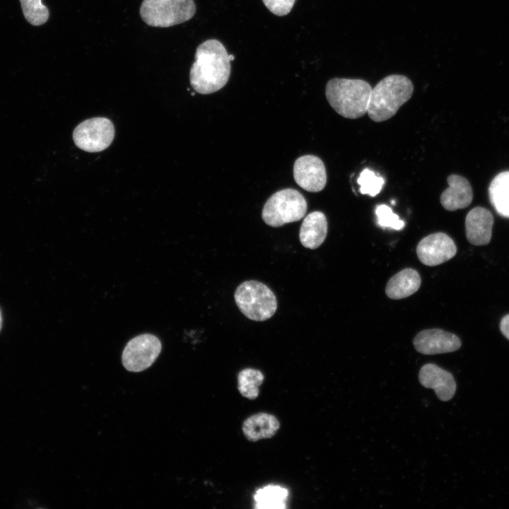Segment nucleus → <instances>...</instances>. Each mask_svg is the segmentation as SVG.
I'll return each instance as SVG.
<instances>
[{"label": "nucleus", "mask_w": 509, "mask_h": 509, "mask_svg": "<svg viewBox=\"0 0 509 509\" xmlns=\"http://www.w3.org/2000/svg\"><path fill=\"white\" fill-rule=\"evenodd\" d=\"M500 329L505 337L509 340V314L505 315L501 320Z\"/></svg>", "instance_id": "obj_25"}, {"label": "nucleus", "mask_w": 509, "mask_h": 509, "mask_svg": "<svg viewBox=\"0 0 509 509\" xmlns=\"http://www.w3.org/2000/svg\"><path fill=\"white\" fill-rule=\"evenodd\" d=\"M457 252L453 240L444 233H435L423 238L418 244L419 259L426 266H437L452 259Z\"/></svg>", "instance_id": "obj_9"}, {"label": "nucleus", "mask_w": 509, "mask_h": 509, "mask_svg": "<svg viewBox=\"0 0 509 509\" xmlns=\"http://www.w3.org/2000/svg\"><path fill=\"white\" fill-rule=\"evenodd\" d=\"M371 90L370 83L363 79L334 78L327 82L325 95L339 115L356 119L367 113Z\"/></svg>", "instance_id": "obj_2"}, {"label": "nucleus", "mask_w": 509, "mask_h": 509, "mask_svg": "<svg viewBox=\"0 0 509 509\" xmlns=\"http://www.w3.org/2000/svg\"><path fill=\"white\" fill-rule=\"evenodd\" d=\"M414 86L411 81L402 74H391L380 81L372 88L368 114L377 122L393 117L399 108L412 96Z\"/></svg>", "instance_id": "obj_3"}, {"label": "nucleus", "mask_w": 509, "mask_h": 509, "mask_svg": "<svg viewBox=\"0 0 509 509\" xmlns=\"http://www.w3.org/2000/svg\"><path fill=\"white\" fill-rule=\"evenodd\" d=\"M196 12L194 0H144L142 20L152 27L168 28L191 19Z\"/></svg>", "instance_id": "obj_6"}, {"label": "nucleus", "mask_w": 509, "mask_h": 509, "mask_svg": "<svg viewBox=\"0 0 509 509\" xmlns=\"http://www.w3.org/2000/svg\"><path fill=\"white\" fill-rule=\"evenodd\" d=\"M493 216L491 211L477 206L470 210L465 218L467 240L474 245H485L490 242L492 235Z\"/></svg>", "instance_id": "obj_13"}, {"label": "nucleus", "mask_w": 509, "mask_h": 509, "mask_svg": "<svg viewBox=\"0 0 509 509\" xmlns=\"http://www.w3.org/2000/svg\"><path fill=\"white\" fill-rule=\"evenodd\" d=\"M288 491L280 486L268 485L257 490L254 496L255 508L284 509Z\"/></svg>", "instance_id": "obj_19"}, {"label": "nucleus", "mask_w": 509, "mask_h": 509, "mask_svg": "<svg viewBox=\"0 0 509 509\" xmlns=\"http://www.w3.org/2000/svg\"><path fill=\"white\" fill-rule=\"evenodd\" d=\"M307 211L305 199L298 190L287 188L275 192L266 201L262 217L266 224L279 227L298 221Z\"/></svg>", "instance_id": "obj_5"}, {"label": "nucleus", "mask_w": 509, "mask_h": 509, "mask_svg": "<svg viewBox=\"0 0 509 509\" xmlns=\"http://www.w3.org/2000/svg\"><path fill=\"white\" fill-rule=\"evenodd\" d=\"M1 327H2V317H1V310H0V331L1 329Z\"/></svg>", "instance_id": "obj_26"}, {"label": "nucleus", "mask_w": 509, "mask_h": 509, "mask_svg": "<svg viewBox=\"0 0 509 509\" xmlns=\"http://www.w3.org/2000/svg\"><path fill=\"white\" fill-rule=\"evenodd\" d=\"M420 286L421 277L418 271L406 268L389 279L385 287V293L391 299H402L414 294Z\"/></svg>", "instance_id": "obj_17"}, {"label": "nucleus", "mask_w": 509, "mask_h": 509, "mask_svg": "<svg viewBox=\"0 0 509 509\" xmlns=\"http://www.w3.org/2000/svg\"><path fill=\"white\" fill-rule=\"evenodd\" d=\"M447 182L448 187L440 198V204L447 211H453L469 206L473 199V191L469 181L458 175H450Z\"/></svg>", "instance_id": "obj_14"}, {"label": "nucleus", "mask_w": 509, "mask_h": 509, "mask_svg": "<svg viewBox=\"0 0 509 509\" xmlns=\"http://www.w3.org/2000/svg\"><path fill=\"white\" fill-rule=\"evenodd\" d=\"M296 182L303 189L317 192L327 183V173L322 160L313 155H305L296 159L293 165Z\"/></svg>", "instance_id": "obj_10"}, {"label": "nucleus", "mask_w": 509, "mask_h": 509, "mask_svg": "<svg viewBox=\"0 0 509 509\" xmlns=\"http://www.w3.org/2000/svg\"><path fill=\"white\" fill-rule=\"evenodd\" d=\"M194 58L189 81L195 91L209 94L226 84L230 74V60L220 41L216 39L204 41L197 47Z\"/></svg>", "instance_id": "obj_1"}, {"label": "nucleus", "mask_w": 509, "mask_h": 509, "mask_svg": "<svg viewBox=\"0 0 509 509\" xmlns=\"http://www.w3.org/2000/svg\"><path fill=\"white\" fill-rule=\"evenodd\" d=\"M264 380V375L257 369L247 368L238 375V389L240 394L250 400L259 396V387Z\"/></svg>", "instance_id": "obj_20"}, {"label": "nucleus", "mask_w": 509, "mask_h": 509, "mask_svg": "<svg viewBox=\"0 0 509 509\" xmlns=\"http://www.w3.org/2000/svg\"><path fill=\"white\" fill-rule=\"evenodd\" d=\"M491 205L501 216L509 218V171L498 174L488 187Z\"/></svg>", "instance_id": "obj_18"}, {"label": "nucleus", "mask_w": 509, "mask_h": 509, "mask_svg": "<svg viewBox=\"0 0 509 509\" xmlns=\"http://www.w3.org/2000/svg\"><path fill=\"white\" fill-rule=\"evenodd\" d=\"M413 344L419 353L425 355L453 352L458 350L462 345L457 336L440 329L420 332L414 337Z\"/></svg>", "instance_id": "obj_11"}, {"label": "nucleus", "mask_w": 509, "mask_h": 509, "mask_svg": "<svg viewBox=\"0 0 509 509\" xmlns=\"http://www.w3.org/2000/svg\"><path fill=\"white\" fill-rule=\"evenodd\" d=\"M115 136L112 122L105 117H93L80 123L73 131L77 147L90 153L107 148Z\"/></svg>", "instance_id": "obj_7"}, {"label": "nucleus", "mask_w": 509, "mask_h": 509, "mask_svg": "<svg viewBox=\"0 0 509 509\" xmlns=\"http://www.w3.org/2000/svg\"><path fill=\"white\" fill-rule=\"evenodd\" d=\"M419 380L424 387L433 389L438 398L443 402L451 399L456 392L457 385L452 375L434 363L421 367Z\"/></svg>", "instance_id": "obj_12"}, {"label": "nucleus", "mask_w": 509, "mask_h": 509, "mask_svg": "<svg viewBox=\"0 0 509 509\" xmlns=\"http://www.w3.org/2000/svg\"><path fill=\"white\" fill-rule=\"evenodd\" d=\"M234 298L241 312L252 320H267L277 309L274 293L267 286L257 281L242 282L236 288Z\"/></svg>", "instance_id": "obj_4"}, {"label": "nucleus", "mask_w": 509, "mask_h": 509, "mask_svg": "<svg viewBox=\"0 0 509 509\" xmlns=\"http://www.w3.org/2000/svg\"><path fill=\"white\" fill-rule=\"evenodd\" d=\"M357 182L361 186L360 192L362 194L375 197L381 191L385 180L382 177L377 176L373 171L365 168L361 172Z\"/></svg>", "instance_id": "obj_22"}, {"label": "nucleus", "mask_w": 509, "mask_h": 509, "mask_svg": "<svg viewBox=\"0 0 509 509\" xmlns=\"http://www.w3.org/2000/svg\"><path fill=\"white\" fill-rule=\"evenodd\" d=\"M377 222L382 228L401 230L404 227V222L398 215L394 213L391 208L385 204L378 205L375 209Z\"/></svg>", "instance_id": "obj_23"}, {"label": "nucleus", "mask_w": 509, "mask_h": 509, "mask_svg": "<svg viewBox=\"0 0 509 509\" xmlns=\"http://www.w3.org/2000/svg\"><path fill=\"white\" fill-rule=\"evenodd\" d=\"M280 423L273 414L259 412L247 418L242 426L245 437L251 442L273 437L279 431Z\"/></svg>", "instance_id": "obj_15"}, {"label": "nucleus", "mask_w": 509, "mask_h": 509, "mask_svg": "<svg viewBox=\"0 0 509 509\" xmlns=\"http://www.w3.org/2000/svg\"><path fill=\"white\" fill-rule=\"evenodd\" d=\"M327 226V218L322 212L310 213L305 217L300 228V243L306 248L317 249L326 238Z\"/></svg>", "instance_id": "obj_16"}, {"label": "nucleus", "mask_w": 509, "mask_h": 509, "mask_svg": "<svg viewBox=\"0 0 509 509\" xmlns=\"http://www.w3.org/2000/svg\"><path fill=\"white\" fill-rule=\"evenodd\" d=\"M229 57H230V61H231V60H233V59H234V57H233V55H229Z\"/></svg>", "instance_id": "obj_27"}, {"label": "nucleus", "mask_w": 509, "mask_h": 509, "mask_svg": "<svg viewBox=\"0 0 509 509\" xmlns=\"http://www.w3.org/2000/svg\"><path fill=\"white\" fill-rule=\"evenodd\" d=\"M23 15L28 23L33 25H41L48 20V8L41 0H20Z\"/></svg>", "instance_id": "obj_21"}, {"label": "nucleus", "mask_w": 509, "mask_h": 509, "mask_svg": "<svg viewBox=\"0 0 509 509\" xmlns=\"http://www.w3.org/2000/svg\"><path fill=\"white\" fill-rule=\"evenodd\" d=\"M296 0H262L266 7L278 16L287 15L292 9Z\"/></svg>", "instance_id": "obj_24"}, {"label": "nucleus", "mask_w": 509, "mask_h": 509, "mask_svg": "<svg viewBox=\"0 0 509 509\" xmlns=\"http://www.w3.org/2000/svg\"><path fill=\"white\" fill-rule=\"evenodd\" d=\"M158 338L151 334L139 335L131 339L122 352L124 367L131 372H141L150 367L161 351Z\"/></svg>", "instance_id": "obj_8"}]
</instances>
